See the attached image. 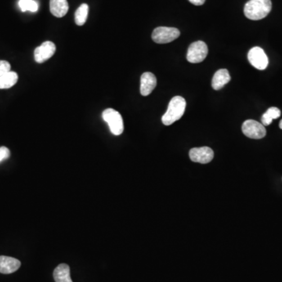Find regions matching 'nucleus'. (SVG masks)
Returning a JSON list of instances; mask_svg holds the SVG:
<instances>
[{
  "label": "nucleus",
  "instance_id": "f8f14e48",
  "mask_svg": "<svg viewBox=\"0 0 282 282\" xmlns=\"http://www.w3.org/2000/svg\"><path fill=\"white\" fill-rule=\"evenodd\" d=\"M50 12L56 18H63L68 13L69 6L67 0H50Z\"/></svg>",
  "mask_w": 282,
  "mask_h": 282
},
{
  "label": "nucleus",
  "instance_id": "6e6552de",
  "mask_svg": "<svg viewBox=\"0 0 282 282\" xmlns=\"http://www.w3.org/2000/svg\"><path fill=\"white\" fill-rule=\"evenodd\" d=\"M189 156L192 162H198L201 164H207L214 158V152L208 147H202L190 149Z\"/></svg>",
  "mask_w": 282,
  "mask_h": 282
},
{
  "label": "nucleus",
  "instance_id": "a211bd4d",
  "mask_svg": "<svg viewBox=\"0 0 282 282\" xmlns=\"http://www.w3.org/2000/svg\"><path fill=\"white\" fill-rule=\"evenodd\" d=\"M18 5L22 12H36L38 9V4L35 0H19Z\"/></svg>",
  "mask_w": 282,
  "mask_h": 282
},
{
  "label": "nucleus",
  "instance_id": "20e7f679",
  "mask_svg": "<svg viewBox=\"0 0 282 282\" xmlns=\"http://www.w3.org/2000/svg\"><path fill=\"white\" fill-rule=\"evenodd\" d=\"M180 31L176 28L170 27H158L152 32L153 41L158 44H166L172 42L180 36Z\"/></svg>",
  "mask_w": 282,
  "mask_h": 282
},
{
  "label": "nucleus",
  "instance_id": "2eb2a0df",
  "mask_svg": "<svg viewBox=\"0 0 282 282\" xmlns=\"http://www.w3.org/2000/svg\"><path fill=\"white\" fill-rule=\"evenodd\" d=\"M18 80V75L16 72H7L0 76V89H9L16 84Z\"/></svg>",
  "mask_w": 282,
  "mask_h": 282
},
{
  "label": "nucleus",
  "instance_id": "39448f33",
  "mask_svg": "<svg viewBox=\"0 0 282 282\" xmlns=\"http://www.w3.org/2000/svg\"><path fill=\"white\" fill-rule=\"evenodd\" d=\"M208 46L202 41L194 42L190 44L187 54L188 62L192 64L202 62L208 55Z\"/></svg>",
  "mask_w": 282,
  "mask_h": 282
},
{
  "label": "nucleus",
  "instance_id": "f257e3e1",
  "mask_svg": "<svg viewBox=\"0 0 282 282\" xmlns=\"http://www.w3.org/2000/svg\"><path fill=\"white\" fill-rule=\"evenodd\" d=\"M272 9L270 0H249L244 5V14L249 20H259L266 18Z\"/></svg>",
  "mask_w": 282,
  "mask_h": 282
},
{
  "label": "nucleus",
  "instance_id": "412c9836",
  "mask_svg": "<svg viewBox=\"0 0 282 282\" xmlns=\"http://www.w3.org/2000/svg\"><path fill=\"white\" fill-rule=\"evenodd\" d=\"M188 1L191 2L192 4L195 5V6H202L206 2V0H188Z\"/></svg>",
  "mask_w": 282,
  "mask_h": 282
},
{
  "label": "nucleus",
  "instance_id": "0eeeda50",
  "mask_svg": "<svg viewBox=\"0 0 282 282\" xmlns=\"http://www.w3.org/2000/svg\"><path fill=\"white\" fill-rule=\"evenodd\" d=\"M248 61L258 70H264L268 66V57L262 48L256 46L251 49L248 54Z\"/></svg>",
  "mask_w": 282,
  "mask_h": 282
},
{
  "label": "nucleus",
  "instance_id": "6ab92c4d",
  "mask_svg": "<svg viewBox=\"0 0 282 282\" xmlns=\"http://www.w3.org/2000/svg\"><path fill=\"white\" fill-rule=\"evenodd\" d=\"M10 68L11 66H10V63L6 60H0V76L10 72Z\"/></svg>",
  "mask_w": 282,
  "mask_h": 282
},
{
  "label": "nucleus",
  "instance_id": "f03ea898",
  "mask_svg": "<svg viewBox=\"0 0 282 282\" xmlns=\"http://www.w3.org/2000/svg\"><path fill=\"white\" fill-rule=\"evenodd\" d=\"M186 100L182 96L172 97L169 104L168 109L162 116V123L165 126H170L182 118L186 109Z\"/></svg>",
  "mask_w": 282,
  "mask_h": 282
},
{
  "label": "nucleus",
  "instance_id": "423d86ee",
  "mask_svg": "<svg viewBox=\"0 0 282 282\" xmlns=\"http://www.w3.org/2000/svg\"><path fill=\"white\" fill-rule=\"evenodd\" d=\"M242 132L247 137L251 139H262L266 136L265 126L257 121L248 119L242 125Z\"/></svg>",
  "mask_w": 282,
  "mask_h": 282
},
{
  "label": "nucleus",
  "instance_id": "4468645a",
  "mask_svg": "<svg viewBox=\"0 0 282 282\" xmlns=\"http://www.w3.org/2000/svg\"><path fill=\"white\" fill-rule=\"evenodd\" d=\"M54 278L56 282H72L69 266L65 263L59 265L54 270Z\"/></svg>",
  "mask_w": 282,
  "mask_h": 282
},
{
  "label": "nucleus",
  "instance_id": "1a4fd4ad",
  "mask_svg": "<svg viewBox=\"0 0 282 282\" xmlns=\"http://www.w3.org/2000/svg\"><path fill=\"white\" fill-rule=\"evenodd\" d=\"M55 52H56V46L54 42L46 41L35 50V60L36 62L40 63V64L45 62L46 60L51 58Z\"/></svg>",
  "mask_w": 282,
  "mask_h": 282
},
{
  "label": "nucleus",
  "instance_id": "dca6fc26",
  "mask_svg": "<svg viewBox=\"0 0 282 282\" xmlns=\"http://www.w3.org/2000/svg\"><path fill=\"white\" fill-rule=\"evenodd\" d=\"M281 116V111L279 108L276 107H271L269 108L268 110L265 112L264 114H263L262 118H261V122L263 126H269V125L272 123V121L274 119H277Z\"/></svg>",
  "mask_w": 282,
  "mask_h": 282
},
{
  "label": "nucleus",
  "instance_id": "7ed1b4c3",
  "mask_svg": "<svg viewBox=\"0 0 282 282\" xmlns=\"http://www.w3.org/2000/svg\"><path fill=\"white\" fill-rule=\"evenodd\" d=\"M102 118L107 122L112 134L119 136L124 130L123 119L119 112L113 108H108L102 113Z\"/></svg>",
  "mask_w": 282,
  "mask_h": 282
},
{
  "label": "nucleus",
  "instance_id": "9d476101",
  "mask_svg": "<svg viewBox=\"0 0 282 282\" xmlns=\"http://www.w3.org/2000/svg\"><path fill=\"white\" fill-rule=\"evenodd\" d=\"M157 78L150 72H145L140 78V94L142 96L150 95L156 87Z\"/></svg>",
  "mask_w": 282,
  "mask_h": 282
},
{
  "label": "nucleus",
  "instance_id": "f3484780",
  "mask_svg": "<svg viewBox=\"0 0 282 282\" xmlns=\"http://www.w3.org/2000/svg\"><path fill=\"white\" fill-rule=\"evenodd\" d=\"M89 6L86 3L81 5L75 14V20L78 26H82L88 18Z\"/></svg>",
  "mask_w": 282,
  "mask_h": 282
},
{
  "label": "nucleus",
  "instance_id": "ddd939ff",
  "mask_svg": "<svg viewBox=\"0 0 282 282\" xmlns=\"http://www.w3.org/2000/svg\"><path fill=\"white\" fill-rule=\"evenodd\" d=\"M230 75L228 70L220 69L215 73L212 78V86L215 90H220L230 81Z\"/></svg>",
  "mask_w": 282,
  "mask_h": 282
},
{
  "label": "nucleus",
  "instance_id": "9b49d317",
  "mask_svg": "<svg viewBox=\"0 0 282 282\" xmlns=\"http://www.w3.org/2000/svg\"><path fill=\"white\" fill-rule=\"evenodd\" d=\"M20 262L17 259L10 256H0V273L4 274H12L20 268Z\"/></svg>",
  "mask_w": 282,
  "mask_h": 282
},
{
  "label": "nucleus",
  "instance_id": "aec40b11",
  "mask_svg": "<svg viewBox=\"0 0 282 282\" xmlns=\"http://www.w3.org/2000/svg\"><path fill=\"white\" fill-rule=\"evenodd\" d=\"M10 151L8 148L6 147H1L0 148V162L6 160L10 157Z\"/></svg>",
  "mask_w": 282,
  "mask_h": 282
},
{
  "label": "nucleus",
  "instance_id": "4be33fe9",
  "mask_svg": "<svg viewBox=\"0 0 282 282\" xmlns=\"http://www.w3.org/2000/svg\"><path fill=\"white\" fill-rule=\"evenodd\" d=\"M279 127L282 130V119L281 120L280 123H279Z\"/></svg>",
  "mask_w": 282,
  "mask_h": 282
}]
</instances>
